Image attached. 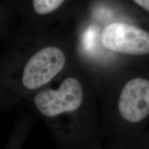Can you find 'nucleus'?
Instances as JSON below:
<instances>
[{"instance_id":"f257e3e1","label":"nucleus","mask_w":149,"mask_h":149,"mask_svg":"<svg viewBox=\"0 0 149 149\" xmlns=\"http://www.w3.org/2000/svg\"><path fill=\"white\" fill-rule=\"evenodd\" d=\"M83 89L80 82L74 77L65 79L57 90L46 89L35 95L37 109L44 116L55 117L65 112H73L81 107Z\"/></svg>"},{"instance_id":"f03ea898","label":"nucleus","mask_w":149,"mask_h":149,"mask_svg":"<svg viewBox=\"0 0 149 149\" xmlns=\"http://www.w3.org/2000/svg\"><path fill=\"white\" fill-rule=\"evenodd\" d=\"M102 43L111 51L131 55L149 53V33L130 24L115 22L103 30Z\"/></svg>"},{"instance_id":"7ed1b4c3","label":"nucleus","mask_w":149,"mask_h":149,"mask_svg":"<svg viewBox=\"0 0 149 149\" xmlns=\"http://www.w3.org/2000/svg\"><path fill=\"white\" fill-rule=\"evenodd\" d=\"M64 53L59 48L46 47L35 53L24 68L22 82L26 88L35 90L46 84L65 65Z\"/></svg>"},{"instance_id":"20e7f679","label":"nucleus","mask_w":149,"mask_h":149,"mask_svg":"<svg viewBox=\"0 0 149 149\" xmlns=\"http://www.w3.org/2000/svg\"><path fill=\"white\" fill-rule=\"evenodd\" d=\"M121 117L131 123H138L149 115V81L135 78L123 88L118 102Z\"/></svg>"},{"instance_id":"39448f33","label":"nucleus","mask_w":149,"mask_h":149,"mask_svg":"<svg viewBox=\"0 0 149 149\" xmlns=\"http://www.w3.org/2000/svg\"><path fill=\"white\" fill-rule=\"evenodd\" d=\"M65 0H33V8L39 15L49 14L57 10Z\"/></svg>"},{"instance_id":"423d86ee","label":"nucleus","mask_w":149,"mask_h":149,"mask_svg":"<svg viewBox=\"0 0 149 149\" xmlns=\"http://www.w3.org/2000/svg\"><path fill=\"white\" fill-rule=\"evenodd\" d=\"M134 2L149 12V0H133Z\"/></svg>"}]
</instances>
